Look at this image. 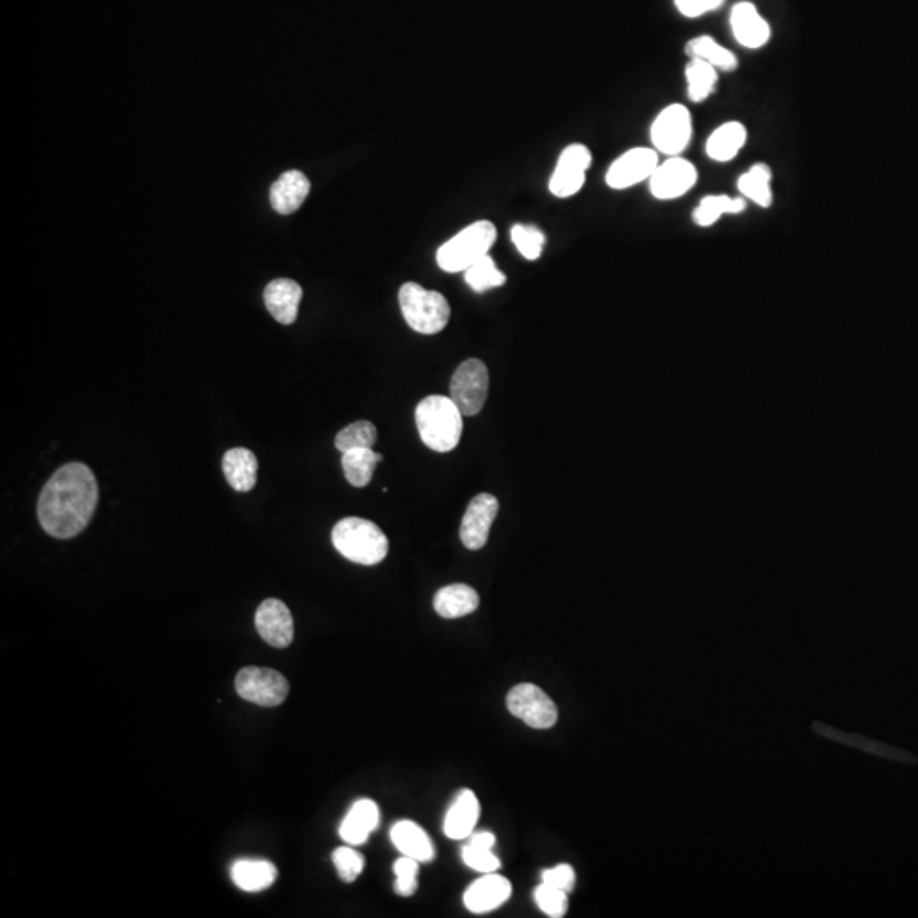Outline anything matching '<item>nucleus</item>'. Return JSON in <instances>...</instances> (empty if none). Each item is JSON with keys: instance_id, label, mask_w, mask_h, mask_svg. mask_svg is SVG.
Listing matches in <instances>:
<instances>
[{"instance_id": "nucleus-1", "label": "nucleus", "mask_w": 918, "mask_h": 918, "mask_svg": "<svg viewBox=\"0 0 918 918\" xmlns=\"http://www.w3.org/2000/svg\"><path fill=\"white\" fill-rule=\"evenodd\" d=\"M97 502L99 487L91 468L68 463L43 487L38 502L41 527L53 538H75L91 522Z\"/></svg>"}, {"instance_id": "nucleus-2", "label": "nucleus", "mask_w": 918, "mask_h": 918, "mask_svg": "<svg viewBox=\"0 0 918 918\" xmlns=\"http://www.w3.org/2000/svg\"><path fill=\"white\" fill-rule=\"evenodd\" d=\"M415 422L420 439L437 453H449L459 444L463 432V414L451 397L431 395L415 408Z\"/></svg>"}, {"instance_id": "nucleus-3", "label": "nucleus", "mask_w": 918, "mask_h": 918, "mask_svg": "<svg viewBox=\"0 0 918 918\" xmlns=\"http://www.w3.org/2000/svg\"><path fill=\"white\" fill-rule=\"evenodd\" d=\"M335 550L349 561L373 567L388 555V538L380 527L368 519L346 517L332 529Z\"/></svg>"}, {"instance_id": "nucleus-4", "label": "nucleus", "mask_w": 918, "mask_h": 918, "mask_svg": "<svg viewBox=\"0 0 918 918\" xmlns=\"http://www.w3.org/2000/svg\"><path fill=\"white\" fill-rule=\"evenodd\" d=\"M398 301L403 318L415 332L434 335L446 329L451 308L441 293L429 291L417 283H405L398 293Z\"/></svg>"}, {"instance_id": "nucleus-5", "label": "nucleus", "mask_w": 918, "mask_h": 918, "mask_svg": "<svg viewBox=\"0 0 918 918\" xmlns=\"http://www.w3.org/2000/svg\"><path fill=\"white\" fill-rule=\"evenodd\" d=\"M495 238L497 230L493 227L492 221H475L439 247L436 255L437 264L446 272L466 271L468 267L488 255Z\"/></svg>"}, {"instance_id": "nucleus-6", "label": "nucleus", "mask_w": 918, "mask_h": 918, "mask_svg": "<svg viewBox=\"0 0 918 918\" xmlns=\"http://www.w3.org/2000/svg\"><path fill=\"white\" fill-rule=\"evenodd\" d=\"M238 696L262 708H276L289 694V684L278 670L245 667L235 679Z\"/></svg>"}, {"instance_id": "nucleus-7", "label": "nucleus", "mask_w": 918, "mask_h": 918, "mask_svg": "<svg viewBox=\"0 0 918 918\" xmlns=\"http://www.w3.org/2000/svg\"><path fill=\"white\" fill-rule=\"evenodd\" d=\"M449 397L461 414L473 417L482 410L488 397V369L480 359H468L454 371Z\"/></svg>"}, {"instance_id": "nucleus-8", "label": "nucleus", "mask_w": 918, "mask_h": 918, "mask_svg": "<svg viewBox=\"0 0 918 918\" xmlns=\"http://www.w3.org/2000/svg\"><path fill=\"white\" fill-rule=\"evenodd\" d=\"M507 708L516 718L536 730H548L558 720V709L553 699L534 684H519L510 689Z\"/></svg>"}, {"instance_id": "nucleus-9", "label": "nucleus", "mask_w": 918, "mask_h": 918, "mask_svg": "<svg viewBox=\"0 0 918 918\" xmlns=\"http://www.w3.org/2000/svg\"><path fill=\"white\" fill-rule=\"evenodd\" d=\"M650 136L658 152L669 157L680 155L691 142L692 118L689 109L682 104H672L663 109L653 121Z\"/></svg>"}, {"instance_id": "nucleus-10", "label": "nucleus", "mask_w": 918, "mask_h": 918, "mask_svg": "<svg viewBox=\"0 0 918 918\" xmlns=\"http://www.w3.org/2000/svg\"><path fill=\"white\" fill-rule=\"evenodd\" d=\"M592 164V153L582 143H573L560 153L550 179V191L556 198H570L585 184V174Z\"/></svg>"}, {"instance_id": "nucleus-11", "label": "nucleus", "mask_w": 918, "mask_h": 918, "mask_svg": "<svg viewBox=\"0 0 918 918\" xmlns=\"http://www.w3.org/2000/svg\"><path fill=\"white\" fill-rule=\"evenodd\" d=\"M499 514V500L490 493H480L470 500L461 521L459 536L468 550H482L487 544L490 527Z\"/></svg>"}, {"instance_id": "nucleus-12", "label": "nucleus", "mask_w": 918, "mask_h": 918, "mask_svg": "<svg viewBox=\"0 0 918 918\" xmlns=\"http://www.w3.org/2000/svg\"><path fill=\"white\" fill-rule=\"evenodd\" d=\"M648 181L655 198L669 201L684 196L696 186L697 170L689 160L670 157L658 165Z\"/></svg>"}, {"instance_id": "nucleus-13", "label": "nucleus", "mask_w": 918, "mask_h": 918, "mask_svg": "<svg viewBox=\"0 0 918 918\" xmlns=\"http://www.w3.org/2000/svg\"><path fill=\"white\" fill-rule=\"evenodd\" d=\"M658 167V153L652 148H633L623 153L606 174L607 186L628 189L652 177Z\"/></svg>"}, {"instance_id": "nucleus-14", "label": "nucleus", "mask_w": 918, "mask_h": 918, "mask_svg": "<svg viewBox=\"0 0 918 918\" xmlns=\"http://www.w3.org/2000/svg\"><path fill=\"white\" fill-rule=\"evenodd\" d=\"M255 626L262 640L274 648H286L295 638V623L288 606L279 599H266L255 612Z\"/></svg>"}, {"instance_id": "nucleus-15", "label": "nucleus", "mask_w": 918, "mask_h": 918, "mask_svg": "<svg viewBox=\"0 0 918 918\" xmlns=\"http://www.w3.org/2000/svg\"><path fill=\"white\" fill-rule=\"evenodd\" d=\"M512 895V884L500 874L487 873L476 879L465 893V907L473 913L492 912Z\"/></svg>"}, {"instance_id": "nucleus-16", "label": "nucleus", "mask_w": 918, "mask_h": 918, "mask_svg": "<svg viewBox=\"0 0 918 918\" xmlns=\"http://www.w3.org/2000/svg\"><path fill=\"white\" fill-rule=\"evenodd\" d=\"M730 23L735 38L745 48L757 50L771 38L769 24L765 23L764 17L760 16L754 4L750 2H740L733 7Z\"/></svg>"}, {"instance_id": "nucleus-17", "label": "nucleus", "mask_w": 918, "mask_h": 918, "mask_svg": "<svg viewBox=\"0 0 918 918\" xmlns=\"http://www.w3.org/2000/svg\"><path fill=\"white\" fill-rule=\"evenodd\" d=\"M303 289L293 279H274L264 289V303L272 317L283 325L295 323Z\"/></svg>"}, {"instance_id": "nucleus-18", "label": "nucleus", "mask_w": 918, "mask_h": 918, "mask_svg": "<svg viewBox=\"0 0 918 918\" xmlns=\"http://www.w3.org/2000/svg\"><path fill=\"white\" fill-rule=\"evenodd\" d=\"M480 816V803L471 789H463L449 806L444 820V833L449 839H470Z\"/></svg>"}, {"instance_id": "nucleus-19", "label": "nucleus", "mask_w": 918, "mask_h": 918, "mask_svg": "<svg viewBox=\"0 0 918 918\" xmlns=\"http://www.w3.org/2000/svg\"><path fill=\"white\" fill-rule=\"evenodd\" d=\"M380 825V808L373 799H359L340 825V837L351 845L366 844L374 828Z\"/></svg>"}, {"instance_id": "nucleus-20", "label": "nucleus", "mask_w": 918, "mask_h": 918, "mask_svg": "<svg viewBox=\"0 0 918 918\" xmlns=\"http://www.w3.org/2000/svg\"><path fill=\"white\" fill-rule=\"evenodd\" d=\"M310 193V181L300 170H288L271 187V204L281 215H291L300 210Z\"/></svg>"}, {"instance_id": "nucleus-21", "label": "nucleus", "mask_w": 918, "mask_h": 918, "mask_svg": "<svg viewBox=\"0 0 918 918\" xmlns=\"http://www.w3.org/2000/svg\"><path fill=\"white\" fill-rule=\"evenodd\" d=\"M391 842L403 856L414 857L419 862H431L436 856L431 837L424 828L410 820H402L391 828Z\"/></svg>"}, {"instance_id": "nucleus-22", "label": "nucleus", "mask_w": 918, "mask_h": 918, "mask_svg": "<svg viewBox=\"0 0 918 918\" xmlns=\"http://www.w3.org/2000/svg\"><path fill=\"white\" fill-rule=\"evenodd\" d=\"M480 597L473 587L453 584L444 587L434 597V609L441 618L456 619L476 611Z\"/></svg>"}, {"instance_id": "nucleus-23", "label": "nucleus", "mask_w": 918, "mask_h": 918, "mask_svg": "<svg viewBox=\"0 0 918 918\" xmlns=\"http://www.w3.org/2000/svg\"><path fill=\"white\" fill-rule=\"evenodd\" d=\"M257 470L259 463L250 449L233 448L223 456V473L237 492H249L255 487Z\"/></svg>"}, {"instance_id": "nucleus-24", "label": "nucleus", "mask_w": 918, "mask_h": 918, "mask_svg": "<svg viewBox=\"0 0 918 918\" xmlns=\"http://www.w3.org/2000/svg\"><path fill=\"white\" fill-rule=\"evenodd\" d=\"M233 883L240 890L247 893H259V891L271 888L274 881L278 879V869L269 861H237L232 867Z\"/></svg>"}, {"instance_id": "nucleus-25", "label": "nucleus", "mask_w": 918, "mask_h": 918, "mask_svg": "<svg viewBox=\"0 0 918 918\" xmlns=\"http://www.w3.org/2000/svg\"><path fill=\"white\" fill-rule=\"evenodd\" d=\"M747 143V128L742 123L730 121L713 131L706 143V152L714 162H730Z\"/></svg>"}, {"instance_id": "nucleus-26", "label": "nucleus", "mask_w": 918, "mask_h": 918, "mask_svg": "<svg viewBox=\"0 0 918 918\" xmlns=\"http://www.w3.org/2000/svg\"><path fill=\"white\" fill-rule=\"evenodd\" d=\"M495 835L490 832L471 833L470 842L463 847V861L466 866L487 874L500 867L499 857L493 854Z\"/></svg>"}, {"instance_id": "nucleus-27", "label": "nucleus", "mask_w": 918, "mask_h": 918, "mask_svg": "<svg viewBox=\"0 0 918 918\" xmlns=\"http://www.w3.org/2000/svg\"><path fill=\"white\" fill-rule=\"evenodd\" d=\"M383 461V456L373 449H354L342 454V470L352 487L363 488L371 482L374 468Z\"/></svg>"}, {"instance_id": "nucleus-28", "label": "nucleus", "mask_w": 918, "mask_h": 918, "mask_svg": "<svg viewBox=\"0 0 918 918\" xmlns=\"http://www.w3.org/2000/svg\"><path fill=\"white\" fill-rule=\"evenodd\" d=\"M772 172L765 164H757L745 172L738 179V191L743 198L754 201L762 208H769L772 204Z\"/></svg>"}, {"instance_id": "nucleus-29", "label": "nucleus", "mask_w": 918, "mask_h": 918, "mask_svg": "<svg viewBox=\"0 0 918 918\" xmlns=\"http://www.w3.org/2000/svg\"><path fill=\"white\" fill-rule=\"evenodd\" d=\"M686 79L689 99L692 102L706 101L718 82V68L699 58H691L686 67Z\"/></svg>"}, {"instance_id": "nucleus-30", "label": "nucleus", "mask_w": 918, "mask_h": 918, "mask_svg": "<svg viewBox=\"0 0 918 918\" xmlns=\"http://www.w3.org/2000/svg\"><path fill=\"white\" fill-rule=\"evenodd\" d=\"M686 53L689 58L704 60V62L711 63L714 68L723 70V72H731V70H735L738 67L735 53H731L730 50L718 45L711 36H699V38L689 41L686 45Z\"/></svg>"}, {"instance_id": "nucleus-31", "label": "nucleus", "mask_w": 918, "mask_h": 918, "mask_svg": "<svg viewBox=\"0 0 918 918\" xmlns=\"http://www.w3.org/2000/svg\"><path fill=\"white\" fill-rule=\"evenodd\" d=\"M747 208V201L743 198H730V196H706L694 210V221L699 227H711L723 215H738Z\"/></svg>"}, {"instance_id": "nucleus-32", "label": "nucleus", "mask_w": 918, "mask_h": 918, "mask_svg": "<svg viewBox=\"0 0 918 918\" xmlns=\"http://www.w3.org/2000/svg\"><path fill=\"white\" fill-rule=\"evenodd\" d=\"M376 439H378L376 427L369 420H357L337 434L335 448L339 449L342 454L354 451V449H373Z\"/></svg>"}, {"instance_id": "nucleus-33", "label": "nucleus", "mask_w": 918, "mask_h": 918, "mask_svg": "<svg viewBox=\"0 0 918 918\" xmlns=\"http://www.w3.org/2000/svg\"><path fill=\"white\" fill-rule=\"evenodd\" d=\"M465 279L468 286H470L473 291L476 293H483V291H488V289L500 288L504 286L505 278L504 272L500 271L499 267L495 266L492 257L490 255H485L483 259L475 262L473 266L468 267L465 271Z\"/></svg>"}, {"instance_id": "nucleus-34", "label": "nucleus", "mask_w": 918, "mask_h": 918, "mask_svg": "<svg viewBox=\"0 0 918 918\" xmlns=\"http://www.w3.org/2000/svg\"><path fill=\"white\" fill-rule=\"evenodd\" d=\"M510 238L527 261H536L543 254L544 233L533 225H516L510 230Z\"/></svg>"}, {"instance_id": "nucleus-35", "label": "nucleus", "mask_w": 918, "mask_h": 918, "mask_svg": "<svg viewBox=\"0 0 918 918\" xmlns=\"http://www.w3.org/2000/svg\"><path fill=\"white\" fill-rule=\"evenodd\" d=\"M534 900H536V905H538L548 917L561 918L567 915V891L558 890V888L550 886V884H539L536 891H534Z\"/></svg>"}, {"instance_id": "nucleus-36", "label": "nucleus", "mask_w": 918, "mask_h": 918, "mask_svg": "<svg viewBox=\"0 0 918 918\" xmlns=\"http://www.w3.org/2000/svg\"><path fill=\"white\" fill-rule=\"evenodd\" d=\"M332 861L337 867L339 878L344 883H354L363 873L364 857L356 850L351 849V847L335 849L334 854H332Z\"/></svg>"}, {"instance_id": "nucleus-37", "label": "nucleus", "mask_w": 918, "mask_h": 918, "mask_svg": "<svg viewBox=\"0 0 918 918\" xmlns=\"http://www.w3.org/2000/svg\"><path fill=\"white\" fill-rule=\"evenodd\" d=\"M419 864L420 862L414 857L403 856L395 862L393 866V871H395V876H397V881H395V891H397L400 896H412L414 895L419 884H417V878H419Z\"/></svg>"}, {"instance_id": "nucleus-38", "label": "nucleus", "mask_w": 918, "mask_h": 918, "mask_svg": "<svg viewBox=\"0 0 918 918\" xmlns=\"http://www.w3.org/2000/svg\"><path fill=\"white\" fill-rule=\"evenodd\" d=\"M575 871L570 864H560V866L551 867V869H546L543 873V883L550 884V886H555L558 890L570 891L573 890L575 886Z\"/></svg>"}, {"instance_id": "nucleus-39", "label": "nucleus", "mask_w": 918, "mask_h": 918, "mask_svg": "<svg viewBox=\"0 0 918 918\" xmlns=\"http://www.w3.org/2000/svg\"><path fill=\"white\" fill-rule=\"evenodd\" d=\"M723 4V0H675L680 14L686 17H699L706 12L714 11Z\"/></svg>"}]
</instances>
